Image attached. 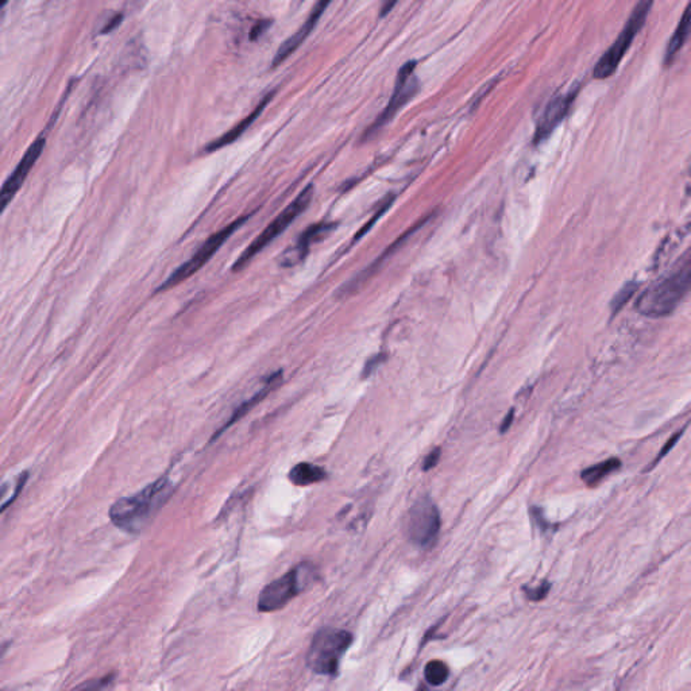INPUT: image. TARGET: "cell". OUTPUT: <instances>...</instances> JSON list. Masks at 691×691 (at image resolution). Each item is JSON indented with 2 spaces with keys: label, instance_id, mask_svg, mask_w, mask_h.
Here are the masks:
<instances>
[{
  "label": "cell",
  "instance_id": "6da1fadb",
  "mask_svg": "<svg viewBox=\"0 0 691 691\" xmlns=\"http://www.w3.org/2000/svg\"><path fill=\"white\" fill-rule=\"evenodd\" d=\"M172 493L173 485L170 480L162 477L137 494L117 500L110 509V519L119 530L139 533L168 503Z\"/></svg>",
  "mask_w": 691,
  "mask_h": 691
},
{
  "label": "cell",
  "instance_id": "7a4b0ae2",
  "mask_svg": "<svg viewBox=\"0 0 691 691\" xmlns=\"http://www.w3.org/2000/svg\"><path fill=\"white\" fill-rule=\"evenodd\" d=\"M690 259H686L652 285H649L636 301V311L647 318H665L672 314L690 289Z\"/></svg>",
  "mask_w": 691,
  "mask_h": 691
},
{
  "label": "cell",
  "instance_id": "3957f363",
  "mask_svg": "<svg viewBox=\"0 0 691 691\" xmlns=\"http://www.w3.org/2000/svg\"><path fill=\"white\" fill-rule=\"evenodd\" d=\"M651 7H652L651 1H640L635 6L631 17L628 18V21L624 26L621 33L619 34L617 40L613 42L612 47L602 54L597 65L594 67V70H593L594 79H599V80L609 79L617 70L625 53L632 45L635 37L639 34V31L644 26L645 19L649 14Z\"/></svg>",
  "mask_w": 691,
  "mask_h": 691
},
{
  "label": "cell",
  "instance_id": "277c9868",
  "mask_svg": "<svg viewBox=\"0 0 691 691\" xmlns=\"http://www.w3.org/2000/svg\"><path fill=\"white\" fill-rule=\"evenodd\" d=\"M352 642L350 632L342 629H323L314 639L308 652V666L322 675L338 672L341 658Z\"/></svg>",
  "mask_w": 691,
  "mask_h": 691
},
{
  "label": "cell",
  "instance_id": "5b68a950",
  "mask_svg": "<svg viewBox=\"0 0 691 691\" xmlns=\"http://www.w3.org/2000/svg\"><path fill=\"white\" fill-rule=\"evenodd\" d=\"M314 197V186L309 185L307 186L299 195L298 199H295L288 208H285L278 216L275 219L268 229L259 234V236L254 241L253 243L239 255L236 262L232 265L234 272L242 270L245 266L249 265V262L253 259L258 253H261L270 242H273L278 235H281L284 231L289 227V225L301 215L308 206L311 204Z\"/></svg>",
  "mask_w": 691,
  "mask_h": 691
},
{
  "label": "cell",
  "instance_id": "8992f818",
  "mask_svg": "<svg viewBox=\"0 0 691 691\" xmlns=\"http://www.w3.org/2000/svg\"><path fill=\"white\" fill-rule=\"evenodd\" d=\"M441 527L440 513L435 503L421 497L409 509L407 519V535L409 540L421 548L432 547L438 540Z\"/></svg>",
  "mask_w": 691,
  "mask_h": 691
},
{
  "label": "cell",
  "instance_id": "52a82bcc",
  "mask_svg": "<svg viewBox=\"0 0 691 691\" xmlns=\"http://www.w3.org/2000/svg\"><path fill=\"white\" fill-rule=\"evenodd\" d=\"M311 576V566L301 564L288 574L273 580L261 592L258 599V609L261 612L269 613L284 608L305 587V583H308V578Z\"/></svg>",
  "mask_w": 691,
  "mask_h": 691
},
{
  "label": "cell",
  "instance_id": "ba28073f",
  "mask_svg": "<svg viewBox=\"0 0 691 691\" xmlns=\"http://www.w3.org/2000/svg\"><path fill=\"white\" fill-rule=\"evenodd\" d=\"M249 219V216H243V218H239L236 219L234 223L229 225L226 229L213 234L212 236H209L206 243L195 253V255L188 259L185 263H183L180 268H177L170 276L166 278V281L162 284L161 286L157 289V292H163V291H168L181 282H184L186 278H189L190 276H193L196 272H199L208 261L211 259V257L213 254L216 253L219 250V247L230 238L231 235L238 230L246 220Z\"/></svg>",
  "mask_w": 691,
  "mask_h": 691
},
{
  "label": "cell",
  "instance_id": "9c48e42d",
  "mask_svg": "<svg viewBox=\"0 0 691 691\" xmlns=\"http://www.w3.org/2000/svg\"><path fill=\"white\" fill-rule=\"evenodd\" d=\"M415 68V61H409L401 70H398L392 97H391L387 108L370 126L369 130L365 134V138H369L371 136H374L377 131H380V129H382L385 124H388L392 120L393 116L396 115L401 110V107L404 104H407L412 99V96L417 92L418 81L416 79Z\"/></svg>",
  "mask_w": 691,
  "mask_h": 691
},
{
  "label": "cell",
  "instance_id": "30bf717a",
  "mask_svg": "<svg viewBox=\"0 0 691 691\" xmlns=\"http://www.w3.org/2000/svg\"><path fill=\"white\" fill-rule=\"evenodd\" d=\"M45 137H40L37 139L29 150L24 153V158L19 161L18 166L14 169L11 176L6 180L4 185L0 189V215L4 212V209L10 204V202L15 197L21 186L24 185V180L27 179L31 168L35 165L37 160L44 152L45 147Z\"/></svg>",
  "mask_w": 691,
  "mask_h": 691
},
{
  "label": "cell",
  "instance_id": "8fae6325",
  "mask_svg": "<svg viewBox=\"0 0 691 691\" xmlns=\"http://www.w3.org/2000/svg\"><path fill=\"white\" fill-rule=\"evenodd\" d=\"M576 92H578V90L560 93L558 96H553V99L548 101L543 114L539 117L536 131H535V142H543L544 139L550 137V134L555 130V127L569 114V111L576 100Z\"/></svg>",
  "mask_w": 691,
  "mask_h": 691
},
{
  "label": "cell",
  "instance_id": "7c38bea8",
  "mask_svg": "<svg viewBox=\"0 0 691 691\" xmlns=\"http://www.w3.org/2000/svg\"><path fill=\"white\" fill-rule=\"evenodd\" d=\"M332 229L334 225L331 223H318L308 227L300 235L296 245L281 255V265L285 268H291L300 263L307 257L311 245L319 241L323 236H325L327 232H330Z\"/></svg>",
  "mask_w": 691,
  "mask_h": 691
},
{
  "label": "cell",
  "instance_id": "4fadbf2b",
  "mask_svg": "<svg viewBox=\"0 0 691 691\" xmlns=\"http://www.w3.org/2000/svg\"><path fill=\"white\" fill-rule=\"evenodd\" d=\"M328 1H319L315 4L309 18L304 22V24L300 27L299 30L292 35L289 37L286 41H284V44L281 47H278L277 50L276 56L272 61V65L273 67H277L284 60H286L298 47L304 42V40L311 34V31L314 30V27L316 26V24L319 22L320 17L324 13V10L328 7Z\"/></svg>",
  "mask_w": 691,
  "mask_h": 691
},
{
  "label": "cell",
  "instance_id": "5bb4252c",
  "mask_svg": "<svg viewBox=\"0 0 691 691\" xmlns=\"http://www.w3.org/2000/svg\"><path fill=\"white\" fill-rule=\"evenodd\" d=\"M273 95H275V92H269L268 95H265V96H263V99H262V100L259 101V104L254 108V111L252 114H250V115L246 116V117H245V119H242L239 123H236V124L231 129L230 131H227V133H226V134H223L222 137H219V138L212 140V142L208 145L207 147H206V150H207V152H215V150H218V149H222V147H225V146L230 145L232 142H235L236 139L239 138V137H241V136H242V134H243V133H245V131H246V130L252 126V123H253L254 120H255L258 116L261 115V113L263 111V108H265V107L270 103V100H272Z\"/></svg>",
  "mask_w": 691,
  "mask_h": 691
},
{
  "label": "cell",
  "instance_id": "9a60e30c",
  "mask_svg": "<svg viewBox=\"0 0 691 691\" xmlns=\"http://www.w3.org/2000/svg\"><path fill=\"white\" fill-rule=\"evenodd\" d=\"M281 378H282L281 371H277L275 374H272V375L266 380V384L263 385V388H262L259 392L255 393L250 400L245 401V403H243V404H242V405H241V407H239V408L234 412V415L231 416L230 420L225 424V427H223V428H220V431L215 435V439L218 438L220 434H223L227 428H230L231 425H232L234 423H236L241 417H243V416L246 415L249 411H252L254 407H255L258 403H261V401H262V400H263V398H265L269 393L273 391V389H276L277 387H278V384L281 382Z\"/></svg>",
  "mask_w": 691,
  "mask_h": 691
},
{
  "label": "cell",
  "instance_id": "2e32d148",
  "mask_svg": "<svg viewBox=\"0 0 691 691\" xmlns=\"http://www.w3.org/2000/svg\"><path fill=\"white\" fill-rule=\"evenodd\" d=\"M691 27V4H689L676 26L671 40L668 41L667 49H666V56H665V63L666 65H669L672 60L676 57L678 51L686 44L689 34H690Z\"/></svg>",
  "mask_w": 691,
  "mask_h": 691
},
{
  "label": "cell",
  "instance_id": "e0dca14e",
  "mask_svg": "<svg viewBox=\"0 0 691 691\" xmlns=\"http://www.w3.org/2000/svg\"><path fill=\"white\" fill-rule=\"evenodd\" d=\"M327 478L325 470L307 462L298 463L296 466L292 467L289 471V480L291 482L296 486H308V485L318 484L322 482Z\"/></svg>",
  "mask_w": 691,
  "mask_h": 691
},
{
  "label": "cell",
  "instance_id": "ac0fdd59",
  "mask_svg": "<svg viewBox=\"0 0 691 691\" xmlns=\"http://www.w3.org/2000/svg\"><path fill=\"white\" fill-rule=\"evenodd\" d=\"M621 467V462L617 458H610L608 461L599 462L597 464H593L587 469H585L580 473V478L590 486L597 485L612 473L617 471Z\"/></svg>",
  "mask_w": 691,
  "mask_h": 691
},
{
  "label": "cell",
  "instance_id": "d6986e66",
  "mask_svg": "<svg viewBox=\"0 0 691 691\" xmlns=\"http://www.w3.org/2000/svg\"><path fill=\"white\" fill-rule=\"evenodd\" d=\"M448 675H450L448 666L446 663H443L441 660L430 662L424 669V676H425L427 682L432 686L443 685L448 679Z\"/></svg>",
  "mask_w": 691,
  "mask_h": 691
},
{
  "label": "cell",
  "instance_id": "ffe728a7",
  "mask_svg": "<svg viewBox=\"0 0 691 691\" xmlns=\"http://www.w3.org/2000/svg\"><path fill=\"white\" fill-rule=\"evenodd\" d=\"M637 288H639V284H636V282L631 281V282H626V284L622 286L621 289H620V291L615 295V298H613L612 302H610L612 316L617 315V314L621 311L622 308H624V305H625L629 300L633 298V295H635V292L637 291Z\"/></svg>",
  "mask_w": 691,
  "mask_h": 691
},
{
  "label": "cell",
  "instance_id": "44dd1931",
  "mask_svg": "<svg viewBox=\"0 0 691 691\" xmlns=\"http://www.w3.org/2000/svg\"><path fill=\"white\" fill-rule=\"evenodd\" d=\"M114 678L115 676L113 674H110V675H106L103 678L91 679V681L84 682L80 686H77L76 689L70 691H106L113 685Z\"/></svg>",
  "mask_w": 691,
  "mask_h": 691
},
{
  "label": "cell",
  "instance_id": "7402d4cb",
  "mask_svg": "<svg viewBox=\"0 0 691 691\" xmlns=\"http://www.w3.org/2000/svg\"><path fill=\"white\" fill-rule=\"evenodd\" d=\"M550 583L548 582H544L542 585H539L536 589H530V590H526L527 593V597L530 599V601H540V599H544L548 592H550Z\"/></svg>",
  "mask_w": 691,
  "mask_h": 691
},
{
  "label": "cell",
  "instance_id": "603a6c76",
  "mask_svg": "<svg viewBox=\"0 0 691 691\" xmlns=\"http://www.w3.org/2000/svg\"><path fill=\"white\" fill-rule=\"evenodd\" d=\"M384 359H385L384 354H377L373 358H370L369 361L366 362L365 368L362 370V378H368L369 375H371L373 371L384 362Z\"/></svg>",
  "mask_w": 691,
  "mask_h": 691
},
{
  "label": "cell",
  "instance_id": "cb8c5ba5",
  "mask_svg": "<svg viewBox=\"0 0 691 691\" xmlns=\"http://www.w3.org/2000/svg\"><path fill=\"white\" fill-rule=\"evenodd\" d=\"M440 454H441V450L437 447L435 450H432L427 458L424 460V464H423V470L424 471H428L431 469H434L437 464H438L439 460H440Z\"/></svg>",
  "mask_w": 691,
  "mask_h": 691
},
{
  "label": "cell",
  "instance_id": "d4e9b609",
  "mask_svg": "<svg viewBox=\"0 0 691 691\" xmlns=\"http://www.w3.org/2000/svg\"><path fill=\"white\" fill-rule=\"evenodd\" d=\"M392 200L393 199L392 197H391V199H389V200H388V202H387V203L384 204V207L381 208V209H380V211H378V212H377V213L374 215V218H373V219L370 220L369 223H368V225L365 226V229H362V230L359 231V232L357 234V236H355V241H358V239H359V238H361L362 235H365V234H366V232H368V231L370 230V227H371V226H373V225H374V223H375V222L378 220V218H380V216H381V215H382V213H384V212H385V211H387V209L389 208V206H391V203H392Z\"/></svg>",
  "mask_w": 691,
  "mask_h": 691
},
{
  "label": "cell",
  "instance_id": "484cf974",
  "mask_svg": "<svg viewBox=\"0 0 691 691\" xmlns=\"http://www.w3.org/2000/svg\"><path fill=\"white\" fill-rule=\"evenodd\" d=\"M682 434H683V432H678V434H676V435H674V437H672V438H671V439H669V440H668L667 443H666V444H665V447H663V448H662V451H660V454H659V455H658V457H656V458H655V461H653V463H652V464H651V467H653V466H655V464H656V463H658V462L660 461V460H662V458H663V457H665V455H666V454H667L668 451H669V450H671V448H672V447H674V446H675V444H676V441H678V440H679V438H681V437H682Z\"/></svg>",
  "mask_w": 691,
  "mask_h": 691
},
{
  "label": "cell",
  "instance_id": "4316f807",
  "mask_svg": "<svg viewBox=\"0 0 691 691\" xmlns=\"http://www.w3.org/2000/svg\"><path fill=\"white\" fill-rule=\"evenodd\" d=\"M269 26H270V22H269V21H261V22L254 24L253 29L250 30V40H252V41L258 40V38H259V35H261V34H263V33H265V30H266Z\"/></svg>",
  "mask_w": 691,
  "mask_h": 691
},
{
  "label": "cell",
  "instance_id": "83f0119b",
  "mask_svg": "<svg viewBox=\"0 0 691 691\" xmlns=\"http://www.w3.org/2000/svg\"><path fill=\"white\" fill-rule=\"evenodd\" d=\"M513 415H514V411L512 409V411H510V412H509V414H507V415L505 416V418L503 420V423H501V427H500V431H501V434L507 432V430H509V427L512 425V421H513V417H514V416Z\"/></svg>",
  "mask_w": 691,
  "mask_h": 691
},
{
  "label": "cell",
  "instance_id": "f1b7e54d",
  "mask_svg": "<svg viewBox=\"0 0 691 691\" xmlns=\"http://www.w3.org/2000/svg\"><path fill=\"white\" fill-rule=\"evenodd\" d=\"M7 487H8L7 485H3V486L0 487V500H1L3 497H4V494H6V491H7ZM13 501H15V497H11V498H8V500H7V501H6V503H4V504H3L1 507H0V513H1V512H3L4 509H7V507H10V505L13 504Z\"/></svg>",
  "mask_w": 691,
  "mask_h": 691
},
{
  "label": "cell",
  "instance_id": "f546056e",
  "mask_svg": "<svg viewBox=\"0 0 691 691\" xmlns=\"http://www.w3.org/2000/svg\"><path fill=\"white\" fill-rule=\"evenodd\" d=\"M120 21H122V15H116L115 18H114V19H113V21H111L110 24H107V26L104 27L103 33H107V31H111V30H113L114 27H116L117 24H120Z\"/></svg>",
  "mask_w": 691,
  "mask_h": 691
},
{
  "label": "cell",
  "instance_id": "4dcf8cb0",
  "mask_svg": "<svg viewBox=\"0 0 691 691\" xmlns=\"http://www.w3.org/2000/svg\"><path fill=\"white\" fill-rule=\"evenodd\" d=\"M6 4H7V1H0V8H1V7H4Z\"/></svg>",
  "mask_w": 691,
  "mask_h": 691
}]
</instances>
